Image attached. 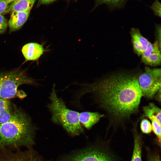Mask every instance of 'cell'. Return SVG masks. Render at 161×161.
<instances>
[{
    "label": "cell",
    "instance_id": "3957f363",
    "mask_svg": "<svg viewBox=\"0 0 161 161\" xmlns=\"http://www.w3.org/2000/svg\"><path fill=\"white\" fill-rule=\"evenodd\" d=\"M55 87L54 84L49 97L51 102L47 106L52 114L51 120L70 135H80L83 129L79 121V113L67 108L63 99L57 96Z\"/></svg>",
    "mask_w": 161,
    "mask_h": 161
},
{
    "label": "cell",
    "instance_id": "d4e9b609",
    "mask_svg": "<svg viewBox=\"0 0 161 161\" xmlns=\"http://www.w3.org/2000/svg\"><path fill=\"white\" fill-rule=\"evenodd\" d=\"M154 96L155 97L156 99L158 101L160 102L161 101V90H159L157 92Z\"/></svg>",
    "mask_w": 161,
    "mask_h": 161
},
{
    "label": "cell",
    "instance_id": "30bf717a",
    "mask_svg": "<svg viewBox=\"0 0 161 161\" xmlns=\"http://www.w3.org/2000/svg\"><path fill=\"white\" fill-rule=\"evenodd\" d=\"M153 44V50L146 57L141 58V61L147 66H160L161 63V44L157 40Z\"/></svg>",
    "mask_w": 161,
    "mask_h": 161
},
{
    "label": "cell",
    "instance_id": "ac0fdd59",
    "mask_svg": "<svg viewBox=\"0 0 161 161\" xmlns=\"http://www.w3.org/2000/svg\"><path fill=\"white\" fill-rule=\"evenodd\" d=\"M151 122L152 129L156 135L159 145L161 144V124L154 118L150 119Z\"/></svg>",
    "mask_w": 161,
    "mask_h": 161
},
{
    "label": "cell",
    "instance_id": "4fadbf2b",
    "mask_svg": "<svg viewBox=\"0 0 161 161\" xmlns=\"http://www.w3.org/2000/svg\"><path fill=\"white\" fill-rule=\"evenodd\" d=\"M36 0H17L8 6L5 14L13 11H30Z\"/></svg>",
    "mask_w": 161,
    "mask_h": 161
},
{
    "label": "cell",
    "instance_id": "ffe728a7",
    "mask_svg": "<svg viewBox=\"0 0 161 161\" xmlns=\"http://www.w3.org/2000/svg\"><path fill=\"white\" fill-rule=\"evenodd\" d=\"M154 14L159 17L161 16L160 3L158 0H155L151 7Z\"/></svg>",
    "mask_w": 161,
    "mask_h": 161
},
{
    "label": "cell",
    "instance_id": "e0dca14e",
    "mask_svg": "<svg viewBox=\"0 0 161 161\" xmlns=\"http://www.w3.org/2000/svg\"><path fill=\"white\" fill-rule=\"evenodd\" d=\"M99 4H104L111 8L120 7L128 0H95Z\"/></svg>",
    "mask_w": 161,
    "mask_h": 161
},
{
    "label": "cell",
    "instance_id": "9c48e42d",
    "mask_svg": "<svg viewBox=\"0 0 161 161\" xmlns=\"http://www.w3.org/2000/svg\"><path fill=\"white\" fill-rule=\"evenodd\" d=\"M21 51L26 61H35L38 60L46 50L42 45L32 42L25 45Z\"/></svg>",
    "mask_w": 161,
    "mask_h": 161
},
{
    "label": "cell",
    "instance_id": "7402d4cb",
    "mask_svg": "<svg viewBox=\"0 0 161 161\" xmlns=\"http://www.w3.org/2000/svg\"><path fill=\"white\" fill-rule=\"evenodd\" d=\"M8 7L6 0H0V15L5 14Z\"/></svg>",
    "mask_w": 161,
    "mask_h": 161
},
{
    "label": "cell",
    "instance_id": "603a6c76",
    "mask_svg": "<svg viewBox=\"0 0 161 161\" xmlns=\"http://www.w3.org/2000/svg\"><path fill=\"white\" fill-rule=\"evenodd\" d=\"M148 161H161L159 156L157 154H154L149 156Z\"/></svg>",
    "mask_w": 161,
    "mask_h": 161
},
{
    "label": "cell",
    "instance_id": "6da1fadb",
    "mask_svg": "<svg viewBox=\"0 0 161 161\" xmlns=\"http://www.w3.org/2000/svg\"><path fill=\"white\" fill-rule=\"evenodd\" d=\"M139 74L117 73L92 83L81 84L76 99L87 93L94 94L99 106L108 115L111 123H121L138 111L142 97L138 81Z\"/></svg>",
    "mask_w": 161,
    "mask_h": 161
},
{
    "label": "cell",
    "instance_id": "d6986e66",
    "mask_svg": "<svg viewBox=\"0 0 161 161\" xmlns=\"http://www.w3.org/2000/svg\"><path fill=\"white\" fill-rule=\"evenodd\" d=\"M140 127L142 132L145 134H149L152 130L151 123L149 121L145 118L141 120Z\"/></svg>",
    "mask_w": 161,
    "mask_h": 161
},
{
    "label": "cell",
    "instance_id": "9a60e30c",
    "mask_svg": "<svg viewBox=\"0 0 161 161\" xmlns=\"http://www.w3.org/2000/svg\"><path fill=\"white\" fill-rule=\"evenodd\" d=\"M133 131L134 146L131 161H142L141 138L135 129V126L134 127Z\"/></svg>",
    "mask_w": 161,
    "mask_h": 161
},
{
    "label": "cell",
    "instance_id": "44dd1931",
    "mask_svg": "<svg viewBox=\"0 0 161 161\" xmlns=\"http://www.w3.org/2000/svg\"><path fill=\"white\" fill-rule=\"evenodd\" d=\"M7 20L2 15H0V34L4 32L7 28Z\"/></svg>",
    "mask_w": 161,
    "mask_h": 161
},
{
    "label": "cell",
    "instance_id": "cb8c5ba5",
    "mask_svg": "<svg viewBox=\"0 0 161 161\" xmlns=\"http://www.w3.org/2000/svg\"><path fill=\"white\" fill-rule=\"evenodd\" d=\"M57 0H39L40 4H49Z\"/></svg>",
    "mask_w": 161,
    "mask_h": 161
},
{
    "label": "cell",
    "instance_id": "484cf974",
    "mask_svg": "<svg viewBox=\"0 0 161 161\" xmlns=\"http://www.w3.org/2000/svg\"><path fill=\"white\" fill-rule=\"evenodd\" d=\"M16 0H6L8 4H9L10 3H11L12 2H13Z\"/></svg>",
    "mask_w": 161,
    "mask_h": 161
},
{
    "label": "cell",
    "instance_id": "8fae6325",
    "mask_svg": "<svg viewBox=\"0 0 161 161\" xmlns=\"http://www.w3.org/2000/svg\"><path fill=\"white\" fill-rule=\"evenodd\" d=\"M30 12V11H13L11 12L8 22L10 31H14L20 29L27 21Z\"/></svg>",
    "mask_w": 161,
    "mask_h": 161
},
{
    "label": "cell",
    "instance_id": "7c38bea8",
    "mask_svg": "<svg viewBox=\"0 0 161 161\" xmlns=\"http://www.w3.org/2000/svg\"><path fill=\"white\" fill-rule=\"evenodd\" d=\"M104 116L103 114L98 112L85 111L79 113V120L81 124L89 129Z\"/></svg>",
    "mask_w": 161,
    "mask_h": 161
},
{
    "label": "cell",
    "instance_id": "52a82bcc",
    "mask_svg": "<svg viewBox=\"0 0 161 161\" xmlns=\"http://www.w3.org/2000/svg\"><path fill=\"white\" fill-rule=\"evenodd\" d=\"M3 151L0 155V161H42L31 150L16 152Z\"/></svg>",
    "mask_w": 161,
    "mask_h": 161
},
{
    "label": "cell",
    "instance_id": "7a4b0ae2",
    "mask_svg": "<svg viewBox=\"0 0 161 161\" xmlns=\"http://www.w3.org/2000/svg\"><path fill=\"white\" fill-rule=\"evenodd\" d=\"M35 129L27 116L15 108L10 119L0 124V148L24 146L34 143Z\"/></svg>",
    "mask_w": 161,
    "mask_h": 161
},
{
    "label": "cell",
    "instance_id": "2e32d148",
    "mask_svg": "<svg viewBox=\"0 0 161 161\" xmlns=\"http://www.w3.org/2000/svg\"><path fill=\"white\" fill-rule=\"evenodd\" d=\"M143 111L145 116L150 119L154 118L161 124V109L153 103L143 107Z\"/></svg>",
    "mask_w": 161,
    "mask_h": 161
},
{
    "label": "cell",
    "instance_id": "8992f818",
    "mask_svg": "<svg viewBox=\"0 0 161 161\" xmlns=\"http://www.w3.org/2000/svg\"><path fill=\"white\" fill-rule=\"evenodd\" d=\"M60 161H115L113 156L99 147H87L71 154Z\"/></svg>",
    "mask_w": 161,
    "mask_h": 161
},
{
    "label": "cell",
    "instance_id": "ba28073f",
    "mask_svg": "<svg viewBox=\"0 0 161 161\" xmlns=\"http://www.w3.org/2000/svg\"><path fill=\"white\" fill-rule=\"evenodd\" d=\"M130 34L134 52L138 56H141L147 48L149 41L142 35L138 28H131Z\"/></svg>",
    "mask_w": 161,
    "mask_h": 161
},
{
    "label": "cell",
    "instance_id": "5bb4252c",
    "mask_svg": "<svg viewBox=\"0 0 161 161\" xmlns=\"http://www.w3.org/2000/svg\"><path fill=\"white\" fill-rule=\"evenodd\" d=\"M10 102L7 99L0 98V124L8 121L12 113Z\"/></svg>",
    "mask_w": 161,
    "mask_h": 161
},
{
    "label": "cell",
    "instance_id": "277c9868",
    "mask_svg": "<svg viewBox=\"0 0 161 161\" xmlns=\"http://www.w3.org/2000/svg\"><path fill=\"white\" fill-rule=\"evenodd\" d=\"M35 83L22 70L17 69L0 73V98L8 99L16 97H23L25 94L18 90V87Z\"/></svg>",
    "mask_w": 161,
    "mask_h": 161
},
{
    "label": "cell",
    "instance_id": "5b68a950",
    "mask_svg": "<svg viewBox=\"0 0 161 161\" xmlns=\"http://www.w3.org/2000/svg\"><path fill=\"white\" fill-rule=\"evenodd\" d=\"M138 81L142 97L152 98L161 90V69L145 66L144 71L139 74Z\"/></svg>",
    "mask_w": 161,
    "mask_h": 161
}]
</instances>
